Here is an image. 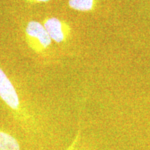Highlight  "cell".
Wrapping results in <instances>:
<instances>
[{"instance_id": "1", "label": "cell", "mask_w": 150, "mask_h": 150, "mask_svg": "<svg viewBox=\"0 0 150 150\" xmlns=\"http://www.w3.org/2000/svg\"><path fill=\"white\" fill-rule=\"evenodd\" d=\"M0 98L11 110L15 119L24 128L33 125L32 117L20 99L13 84L0 67Z\"/></svg>"}, {"instance_id": "2", "label": "cell", "mask_w": 150, "mask_h": 150, "mask_svg": "<svg viewBox=\"0 0 150 150\" xmlns=\"http://www.w3.org/2000/svg\"><path fill=\"white\" fill-rule=\"evenodd\" d=\"M24 35L28 46L38 54H43L52 45V40L43 24L37 21L28 22L24 29Z\"/></svg>"}, {"instance_id": "3", "label": "cell", "mask_w": 150, "mask_h": 150, "mask_svg": "<svg viewBox=\"0 0 150 150\" xmlns=\"http://www.w3.org/2000/svg\"><path fill=\"white\" fill-rule=\"evenodd\" d=\"M45 28L52 41L56 43L65 42L71 35L70 26L66 22L56 18H47L43 21Z\"/></svg>"}, {"instance_id": "4", "label": "cell", "mask_w": 150, "mask_h": 150, "mask_svg": "<svg viewBox=\"0 0 150 150\" xmlns=\"http://www.w3.org/2000/svg\"><path fill=\"white\" fill-rule=\"evenodd\" d=\"M20 142L16 137L0 129V150H20Z\"/></svg>"}, {"instance_id": "5", "label": "cell", "mask_w": 150, "mask_h": 150, "mask_svg": "<svg viewBox=\"0 0 150 150\" xmlns=\"http://www.w3.org/2000/svg\"><path fill=\"white\" fill-rule=\"evenodd\" d=\"M95 0H69L68 4L74 10L87 12L93 10L95 7Z\"/></svg>"}, {"instance_id": "6", "label": "cell", "mask_w": 150, "mask_h": 150, "mask_svg": "<svg viewBox=\"0 0 150 150\" xmlns=\"http://www.w3.org/2000/svg\"><path fill=\"white\" fill-rule=\"evenodd\" d=\"M79 136H80V134H79V131L78 134L76 135V138H75V139L74 140V141L72 142V143L71 144V145L69 146V147H67L65 150H74L75 147H76V145H77V142L79 141Z\"/></svg>"}, {"instance_id": "7", "label": "cell", "mask_w": 150, "mask_h": 150, "mask_svg": "<svg viewBox=\"0 0 150 150\" xmlns=\"http://www.w3.org/2000/svg\"><path fill=\"white\" fill-rule=\"evenodd\" d=\"M32 1H35V2H47L49 1L50 0H31Z\"/></svg>"}]
</instances>
